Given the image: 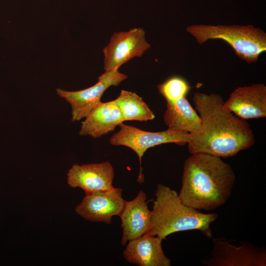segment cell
I'll use <instances>...</instances> for the list:
<instances>
[{
	"label": "cell",
	"instance_id": "obj_1",
	"mask_svg": "<svg viewBox=\"0 0 266 266\" xmlns=\"http://www.w3.org/2000/svg\"><path fill=\"white\" fill-rule=\"evenodd\" d=\"M193 100L201 126L198 133L190 134L187 144L191 154L229 158L254 145V135L249 124L224 107L221 96L197 92Z\"/></svg>",
	"mask_w": 266,
	"mask_h": 266
},
{
	"label": "cell",
	"instance_id": "obj_2",
	"mask_svg": "<svg viewBox=\"0 0 266 266\" xmlns=\"http://www.w3.org/2000/svg\"><path fill=\"white\" fill-rule=\"evenodd\" d=\"M235 180L232 166L220 157L191 154L185 161L178 196L186 205L212 210L229 199Z\"/></svg>",
	"mask_w": 266,
	"mask_h": 266
},
{
	"label": "cell",
	"instance_id": "obj_3",
	"mask_svg": "<svg viewBox=\"0 0 266 266\" xmlns=\"http://www.w3.org/2000/svg\"><path fill=\"white\" fill-rule=\"evenodd\" d=\"M155 196L147 233L164 240L173 233L197 230L212 238L210 225L217 219L216 214L203 213L185 204L175 190L163 184L157 185Z\"/></svg>",
	"mask_w": 266,
	"mask_h": 266
},
{
	"label": "cell",
	"instance_id": "obj_4",
	"mask_svg": "<svg viewBox=\"0 0 266 266\" xmlns=\"http://www.w3.org/2000/svg\"><path fill=\"white\" fill-rule=\"evenodd\" d=\"M187 32L201 44L208 40L221 39L230 45L235 54L248 64L257 62L266 51V33L253 25H193Z\"/></svg>",
	"mask_w": 266,
	"mask_h": 266
},
{
	"label": "cell",
	"instance_id": "obj_5",
	"mask_svg": "<svg viewBox=\"0 0 266 266\" xmlns=\"http://www.w3.org/2000/svg\"><path fill=\"white\" fill-rule=\"evenodd\" d=\"M119 126L120 130L111 136L109 142L112 145L129 147L137 154L140 166L137 181L140 183L144 182L141 159L148 149L167 143L183 145L187 143L190 139V133L185 132L169 129L163 132H147L123 123Z\"/></svg>",
	"mask_w": 266,
	"mask_h": 266
},
{
	"label": "cell",
	"instance_id": "obj_6",
	"mask_svg": "<svg viewBox=\"0 0 266 266\" xmlns=\"http://www.w3.org/2000/svg\"><path fill=\"white\" fill-rule=\"evenodd\" d=\"M127 75L113 69L101 74L94 85L81 90L67 91L56 89L57 95L68 103L71 108V121H78L85 118L100 102L104 92L111 86H118L126 79Z\"/></svg>",
	"mask_w": 266,
	"mask_h": 266
},
{
	"label": "cell",
	"instance_id": "obj_7",
	"mask_svg": "<svg viewBox=\"0 0 266 266\" xmlns=\"http://www.w3.org/2000/svg\"><path fill=\"white\" fill-rule=\"evenodd\" d=\"M210 257L201 260L207 266H266V249L247 241L234 245L223 238H213Z\"/></svg>",
	"mask_w": 266,
	"mask_h": 266
},
{
	"label": "cell",
	"instance_id": "obj_8",
	"mask_svg": "<svg viewBox=\"0 0 266 266\" xmlns=\"http://www.w3.org/2000/svg\"><path fill=\"white\" fill-rule=\"evenodd\" d=\"M150 48L145 32L140 28L113 33L103 48L104 69L119 68L135 57H140Z\"/></svg>",
	"mask_w": 266,
	"mask_h": 266
},
{
	"label": "cell",
	"instance_id": "obj_9",
	"mask_svg": "<svg viewBox=\"0 0 266 266\" xmlns=\"http://www.w3.org/2000/svg\"><path fill=\"white\" fill-rule=\"evenodd\" d=\"M125 202L122 189L114 187L109 191L85 194L75 210L87 220L109 224L112 217L120 216Z\"/></svg>",
	"mask_w": 266,
	"mask_h": 266
},
{
	"label": "cell",
	"instance_id": "obj_10",
	"mask_svg": "<svg viewBox=\"0 0 266 266\" xmlns=\"http://www.w3.org/2000/svg\"><path fill=\"white\" fill-rule=\"evenodd\" d=\"M114 177L113 167L108 161L82 165L74 164L68 171L67 182L70 187L80 188L85 194H89L113 189Z\"/></svg>",
	"mask_w": 266,
	"mask_h": 266
},
{
	"label": "cell",
	"instance_id": "obj_11",
	"mask_svg": "<svg viewBox=\"0 0 266 266\" xmlns=\"http://www.w3.org/2000/svg\"><path fill=\"white\" fill-rule=\"evenodd\" d=\"M224 107L244 120L266 117V86L254 84L238 87L224 102Z\"/></svg>",
	"mask_w": 266,
	"mask_h": 266
},
{
	"label": "cell",
	"instance_id": "obj_12",
	"mask_svg": "<svg viewBox=\"0 0 266 266\" xmlns=\"http://www.w3.org/2000/svg\"><path fill=\"white\" fill-rule=\"evenodd\" d=\"M146 194L140 191L132 200L126 201L119 216L123 234L122 245L148 233L151 227V210L148 207Z\"/></svg>",
	"mask_w": 266,
	"mask_h": 266
},
{
	"label": "cell",
	"instance_id": "obj_13",
	"mask_svg": "<svg viewBox=\"0 0 266 266\" xmlns=\"http://www.w3.org/2000/svg\"><path fill=\"white\" fill-rule=\"evenodd\" d=\"M162 241L146 233L128 241L124 257L129 263L139 266H170L171 260L164 253Z\"/></svg>",
	"mask_w": 266,
	"mask_h": 266
},
{
	"label": "cell",
	"instance_id": "obj_14",
	"mask_svg": "<svg viewBox=\"0 0 266 266\" xmlns=\"http://www.w3.org/2000/svg\"><path fill=\"white\" fill-rule=\"evenodd\" d=\"M85 118L81 123L79 133L94 138L107 134L124 122L115 100L106 102L100 101Z\"/></svg>",
	"mask_w": 266,
	"mask_h": 266
},
{
	"label": "cell",
	"instance_id": "obj_15",
	"mask_svg": "<svg viewBox=\"0 0 266 266\" xmlns=\"http://www.w3.org/2000/svg\"><path fill=\"white\" fill-rule=\"evenodd\" d=\"M164 121L168 129L190 134L198 133L201 126L200 117L186 97L174 102H166Z\"/></svg>",
	"mask_w": 266,
	"mask_h": 266
},
{
	"label": "cell",
	"instance_id": "obj_16",
	"mask_svg": "<svg viewBox=\"0 0 266 266\" xmlns=\"http://www.w3.org/2000/svg\"><path fill=\"white\" fill-rule=\"evenodd\" d=\"M115 100L121 111L124 122H143L155 118L153 112L142 98L135 93L123 90Z\"/></svg>",
	"mask_w": 266,
	"mask_h": 266
},
{
	"label": "cell",
	"instance_id": "obj_17",
	"mask_svg": "<svg viewBox=\"0 0 266 266\" xmlns=\"http://www.w3.org/2000/svg\"><path fill=\"white\" fill-rule=\"evenodd\" d=\"M157 88L166 102H174L186 97L191 87L184 78L175 76L159 84Z\"/></svg>",
	"mask_w": 266,
	"mask_h": 266
}]
</instances>
